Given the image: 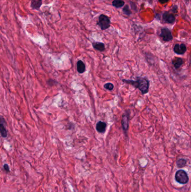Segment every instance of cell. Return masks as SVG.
<instances>
[{
	"label": "cell",
	"instance_id": "cell-14",
	"mask_svg": "<svg viewBox=\"0 0 191 192\" xmlns=\"http://www.w3.org/2000/svg\"><path fill=\"white\" fill-rule=\"evenodd\" d=\"M125 2L123 0H114L112 2L113 6L116 8H121L124 5Z\"/></svg>",
	"mask_w": 191,
	"mask_h": 192
},
{
	"label": "cell",
	"instance_id": "cell-8",
	"mask_svg": "<svg viewBox=\"0 0 191 192\" xmlns=\"http://www.w3.org/2000/svg\"><path fill=\"white\" fill-rule=\"evenodd\" d=\"M6 122L4 118L0 116V133L1 136L4 138H6L7 136V133L5 128Z\"/></svg>",
	"mask_w": 191,
	"mask_h": 192
},
{
	"label": "cell",
	"instance_id": "cell-13",
	"mask_svg": "<svg viewBox=\"0 0 191 192\" xmlns=\"http://www.w3.org/2000/svg\"><path fill=\"white\" fill-rule=\"evenodd\" d=\"M42 5V0H31V7L33 9L39 10Z\"/></svg>",
	"mask_w": 191,
	"mask_h": 192
},
{
	"label": "cell",
	"instance_id": "cell-7",
	"mask_svg": "<svg viewBox=\"0 0 191 192\" xmlns=\"http://www.w3.org/2000/svg\"><path fill=\"white\" fill-rule=\"evenodd\" d=\"M174 51L178 55H183L187 51V47L185 44H176L174 47Z\"/></svg>",
	"mask_w": 191,
	"mask_h": 192
},
{
	"label": "cell",
	"instance_id": "cell-10",
	"mask_svg": "<svg viewBox=\"0 0 191 192\" xmlns=\"http://www.w3.org/2000/svg\"><path fill=\"white\" fill-rule=\"evenodd\" d=\"M107 129V124L102 121H99L96 125V129L99 133H104Z\"/></svg>",
	"mask_w": 191,
	"mask_h": 192
},
{
	"label": "cell",
	"instance_id": "cell-3",
	"mask_svg": "<svg viewBox=\"0 0 191 192\" xmlns=\"http://www.w3.org/2000/svg\"><path fill=\"white\" fill-rule=\"evenodd\" d=\"M175 179L178 183L182 184H187L189 180L187 173L183 170H179L176 172Z\"/></svg>",
	"mask_w": 191,
	"mask_h": 192
},
{
	"label": "cell",
	"instance_id": "cell-21",
	"mask_svg": "<svg viewBox=\"0 0 191 192\" xmlns=\"http://www.w3.org/2000/svg\"><path fill=\"white\" fill-rule=\"evenodd\" d=\"M158 1L161 4H164L167 3L169 0H158Z\"/></svg>",
	"mask_w": 191,
	"mask_h": 192
},
{
	"label": "cell",
	"instance_id": "cell-1",
	"mask_svg": "<svg viewBox=\"0 0 191 192\" xmlns=\"http://www.w3.org/2000/svg\"><path fill=\"white\" fill-rule=\"evenodd\" d=\"M123 83L131 85L136 89H139L142 94H145L148 93L150 87V81L146 78L137 77L136 80L130 79H122Z\"/></svg>",
	"mask_w": 191,
	"mask_h": 192
},
{
	"label": "cell",
	"instance_id": "cell-5",
	"mask_svg": "<svg viewBox=\"0 0 191 192\" xmlns=\"http://www.w3.org/2000/svg\"><path fill=\"white\" fill-rule=\"evenodd\" d=\"M162 20L164 23L173 24L175 21V16L173 14L169 13L168 11H165L163 14Z\"/></svg>",
	"mask_w": 191,
	"mask_h": 192
},
{
	"label": "cell",
	"instance_id": "cell-18",
	"mask_svg": "<svg viewBox=\"0 0 191 192\" xmlns=\"http://www.w3.org/2000/svg\"><path fill=\"white\" fill-rule=\"evenodd\" d=\"M129 2L130 3V5L132 7V9H134L135 11H137V7L136 6L135 4L132 1H129Z\"/></svg>",
	"mask_w": 191,
	"mask_h": 192
},
{
	"label": "cell",
	"instance_id": "cell-19",
	"mask_svg": "<svg viewBox=\"0 0 191 192\" xmlns=\"http://www.w3.org/2000/svg\"><path fill=\"white\" fill-rule=\"evenodd\" d=\"M177 10H178V6L177 5H174V6L173 7L172 11L174 13H177Z\"/></svg>",
	"mask_w": 191,
	"mask_h": 192
},
{
	"label": "cell",
	"instance_id": "cell-11",
	"mask_svg": "<svg viewBox=\"0 0 191 192\" xmlns=\"http://www.w3.org/2000/svg\"><path fill=\"white\" fill-rule=\"evenodd\" d=\"M92 47L94 49L100 52H103L105 50V44L102 42H93L92 44Z\"/></svg>",
	"mask_w": 191,
	"mask_h": 192
},
{
	"label": "cell",
	"instance_id": "cell-4",
	"mask_svg": "<svg viewBox=\"0 0 191 192\" xmlns=\"http://www.w3.org/2000/svg\"><path fill=\"white\" fill-rule=\"evenodd\" d=\"M159 36L164 42H169L173 39L171 31L167 28H163L161 29Z\"/></svg>",
	"mask_w": 191,
	"mask_h": 192
},
{
	"label": "cell",
	"instance_id": "cell-20",
	"mask_svg": "<svg viewBox=\"0 0 191 192\" xmlns=\"http://www.w3.org/2000/svg\"><path fill=\"white\" fill-rule=\"evenodd\" d=\"M4 168L5 170L6 171V172H10V168L9 167L7 164H5L4 165Z\"/></svg>",
	"mask_w": 191,
	"mask_h": 192
},
{
	"label": "cell",
	"instance_id": "cell-16",
	"mask_svg": "<svg viewBox=\"0 0 191 192\" xmlns=\"http://www.w3.org/2000/svg\"><path fill=\"white\" fill-rule=\"evenodd\" d=\"M123 12L125 15L129 16L132 14V11H131L129 5H126L123 9Z\"/></svg>",
	"mask_w": 191,
	"mask_h": 192
},
{
	"label": "cell",
	"instance_id": "cell-15",
	"mask_svg": "<svg viewBox=\"0 0 191 192\" xmlns=\"http://www.w3.org/2000/svg\"><path fill=\"white\" fill-rule=\"evenodd\" d=\"M187 164V160L184 158H179L177 161V165L179 168L185 167Z\"/></svg>",
	"mask_w": 191,
	"mask_h": 192
},
{
	"label": "cell",
	"instance_id": "cell-9",
	"mask_svg": "<svg viewBox=\"0 0 191 192\" xmlns=\"http://www.w3.org/2000/svg\"><path fill=\"white\" fill-rule=\"evenodd\" d=\"M184 62H185V60L182 58L175 57L174 59H173L172 64L173 66L176 69H178L182 66V65L184 64Z\"/></svg>",
	"mask_w": 191,
	"mask_h": 192
},
{
	"label": "cell",
	"instance_id": "cell-17",
	"mask_svg": "<svg viewBox=\"0 0 191 192\" xmlns=\"http://www.w3.org/2000/svg\"><path fill=\"white\" fill-rule=\"evenodd\" d=\"M104 87L105 89L111 91L114 89V85L111 83H107L105 84Z\"/></svg>",
	"mask_w": 191,
	"mask_h": 192
},
{
	"label": "cell",
	"instance_id": "cell-2",
	"mask_svg": "<svg viewBox=\"0 0 191 192\" xmlns=\"http://www.w3.org/2000/svg\"><path fill=\"white\" fill-rule=\"evenodd\" d=\"M98 25L100 26L102 31H104L108 29L111 26V20L108 16L102 14L99 17Z\"/></svg>",
	"mask_w": 191,
	"mask_h": 192
},
{
	"label": "cell",
	"instance_id": "cell-6",
	"mask_svg": "<svg viewBox=\"0 0 191 192\" xmlns=\"http://www.w3.org/2000/svg\"><path fill=\"white\" fill-rule=\"evenodd\" d=\"M129 113H126L123 114L122 119V126L123 131L125 133V134H127V131L129 128Z\"/></svg>",
	"mask_w": 191,
	"mask_h": 192
},
{
	"label": "cell",
	"instance_id": "cell-12",
	"mask_svg": "<svg viewBox=\"0 0 191 192\" xmlns=\"http://www.w3.org/2000/svg\"><path fill=\"white\" fill-rule=\"evenodd\" d=\"M77 70L80 74H82L85 71L86 66L82 61L79 60L77 62Z\"/></svg>",
	"mask_w": 191,
	"mask_h": 192
}]
</instances>
